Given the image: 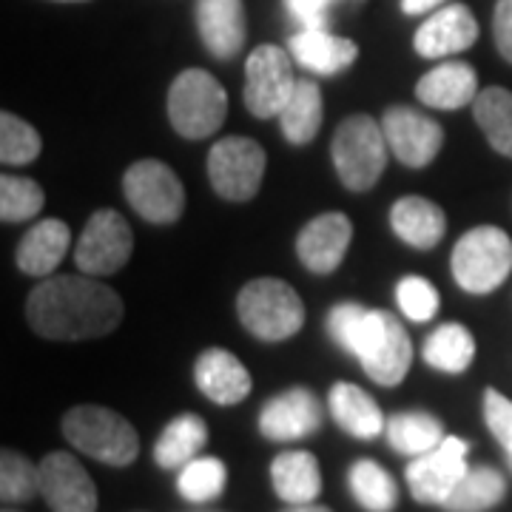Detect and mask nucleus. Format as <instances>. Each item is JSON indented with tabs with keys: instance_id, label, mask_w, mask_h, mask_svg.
Here are the masks:
<instances>
[{
	"instance_id": "nucleus-1",
	"label": "nucleus",
	"mask_w": 512,
	"mask_h": 512,
	"mask_svg": "<svg viewBox=\"0 0 512 512\" xmlns=\"http://www.w3.org/2000/svg\"><path fill=\"white\" fill-rule=\"evenodd\" d=\"M26 319L43 339L83 342L106 336L123 322V299L89 274L52 276L29 293Z\"/></svg>"
},
{
	"instance_id": "nucleus-2",
	"label": "nucleus",
	"mask_w": 512,
	"mask_h": 512,
	"mask_svg": "<svg viewBox=\"0 0 512 512\" xmlns=\"http://www.w3.org/2000/svg\"><path fill=\"white\" fill-rule=\"evenodd\" d=\"M63 436L80 453L109 467H128L140 456V436L134 424L109 407L80 404L63 416Z\"/></svg>"
},
{
	"instance_id": "nucleus-3",
	"label": "nucleus",
	"mask_w": 512,
	"mask_h": 512,
	"mask_svg": "<svg viewBox=\"0 0 512 512\" xmlns=\"http://www.w3.org/2000/svg\"><path fill=\"white\" fill-rule=\"evenodd\" d=\"M239 322L262 342H285L305 325V305L285 279L259 276L237 296Z\"/></svg>"
},
{
	"instance_id": "nucleus-4",
	"label": "nucleus",
	"mask_w": 512,
	"mask_h": 512,
	"mask_svg": "<svg viewBox=\"0 0 512 512\" xmlns=\"http://www.w3.org/2000/svg\"><path fill=\"white\" fill-rule=\"evenodd\" d=\"M228 114V94L205 69H185L168 89V120L185 140L217 134Z\"/></svg>"
},
{
	"instance_id": "nucleus-5",
	"label": "nucleus",
	"mask_w": 512,
	"mask_h": 512,
	"mask_svg": "<svg viewBox=\"0 0 512 512\" xmlns=\"http://www.w3.org/2000/svg\"><path fill=\"white\" fill-rule=\"evenodd\" d=\"M387 137L382 123H376L370 114H353L342 120V126L333 134V165L345 188L367 191L379 183L387 165Z\"/></svg>"
},
{
	"instance_id": "nucleus-6",
	"label": "nucleus",
	"mask_w": 512,
	"mask_h": 512,
	"mask_svg": "<svg viewBox=\"0 0 512 512\" xmlns=\"http://www.w3.org/2000/svg\"><path fill=\"white\" fill-rule=\"evenodd\" d=\"M450 268L458 288L467 293H493L512 274V239L495 225H478L458 239Z\"/></svg>"
},
{
	"instance_id": "nucleus-7",
	"label": "nucleus",
	"mask_w": 512,
	"mask_h": 512,
	"mask_svg": "<svg viewBox=\"0 0 512 512\" xmlns=\"http://www.w3.org/2000/svg\"><path fill=\"white\" fill-rule=\"evenodd\" d=\"M353 356L362 362L373 382L382 387H396L404 382L407 370L413 365V342L393 313L367 311Z\"/></svg>"
},
{
	"instance_id": "nucleus-8",
	"label": "nucleus",
	"mask_w": 512,
	"mask_h": 512,
	"mask_svg": "<svg viewBox=\"0 0 512 512\" xmlns=\"http://www.w3.org/2000/svg\"><path fill=\"white\" fill-rule=\"evenodd\" d=\"M265 148L251 137H222L208 151V180L222 200L248 202L265 177Z\"/></svg>"
},
{
	"instance_id": "nucleus-9",
	"label": "nucleus",
	"mask_w": 512,
	"mask_h": 512,
	"mask_svg": "<svg viewBox=\"0 0 512 512\" xmlns=\"http://www.w3.org/2000/svg\"><path fill=\"white\" fill-rule=\"evenodd\" d=\"M128 205L148 222L168 225L185 211V188L180 177L163 160H137L123 177Z\"/></svg>"
},
{
	"instance_id": "nucleus-10",
	"label": "nucleus",
	"mask_w": 512,
	"mask_h": 512,
	"mask_svg": "<svg viewBox=\"0 0 512 512\" xmlns=\"http://www.w3.org/2000/svg\"><path fill=\"white\" fill-rule=\"evenodd\" d=\"M291 55L274 43L256 46L245 60V109L259 120L279 117L296 89Z\"/></svg>"
},
{
	"instance_id": "nucleus-11",
	"label": "nucleus",
	"mask_w": 512,
	"mask_h": 512,
	"mask_svg": "<svg viewBox=\"0 0 512 512\" xmlns=\"http://www.w3.org/2000/svg\"><path fill=\"white\" fill-rule=\"evenodd\" d=\"M131 251H134V234L126 217L111 208H100L89 217L80 234L74 262L80 274L111 276L131 259Z\"/></svg>"
},
{
	"instance_id": "nucleus-12",
	"label": "nucleus",
	"mask_w": 512,
	"mask_h": 512,
	"mask_svg": "<svg viewBox=\"0 0 512 512\" xmlns=\"http://www.w3.org/2000/svg\"><path fill=\"white\" fill-rule=\"evenodd\" d=\"M467 450L470 444L461 441L458 436H444L439 447L427 450L407 464V487L419 504H439L450 498V493L458 487V481L464 478L467 467Z\"/></svg>"
},
{
	"instance_id": "nucleus-13",
	"label": "nucleus",
	"mask_w": 512,
	"mask_h": 512,
	"mask_svg": "<svg viewBox=\"0 0 512 512\" xmlns=\"http://www.w3.org/2000/svg\"><path fill=\"white\" fill-rule=\"evenodd\" d=\"M384 137L393 157L407 168H424L439 157L444 146V128L410 106H393L382 117Z\"/></svg>"
},
{
	"instance_id": "nucleus-14",
	"label": "nucleus",
	"mask_w": 512,
	"mask_h": 512,
	"mask_svg": "<svg viewBox=\"0 0 512 512\" xmlns=\"http://www.w3.org/2000/svg\"><path fill=\"white\" fill-rule=\"evenodd\" d=\"M40 495L52 512H97V487L69 453H49L40 464Z\"/></svg>"
},
{
	"instance_id": "nucleus-15",
	"label": "nucleus",
	"mask_w": 512,
	"mask_h": 512,
	"mask_svg": "<svg viewBox=\"0 0 512 512\" xmlns=\"http://www.w3.org/2000/svg\"><path fill=\"white\" fill-rule=\"evenodd\" d=\"M353 239V222L342 211H328L313 217L296 239L299 262L316 276L333 274L348 254Z\"/></svg>"
},
{
	"instance_id": "nucleus-16",
	"label": "nucleus",
	"mask_w": 512,
	"mask_h": 512,
	"mask_svg": "<svg viewBox=\"0 0 512 512\" xmlns=\"http://www.w3.org/2000/svg\"><path fill=\"white\" fill-rule=\"evenodd\" d=\"M322 404L308 387L274 396L259 413V433L268 441H299L322 427Z\"/></svg>"
},
{
	"instance_id": "nucleus-17",
	"label": "nucleus",
	"mask_w": 512,
	"mask_h": 512,
	"mask_svg": "<svg viewBox=\"0 0 512 512\" xmlns=\"http://www.w3.org/2000/svg\"><path fill=\"white\" fill-rule=\"evenodd\" d=\"M478 40V20L464 3H450L439 9L433 18L421 23V29L413 37V46L421 57L436 60L450 57L456 52L470 49Z\"/></svg>"
},
{
	"instance_id": "nucleus-18",
	"label": "nucleus",
	"mask_w": 512,
	"mask_h": 512,
	"mask_svg": "<svg viewBox=\"0 0 512 512\" xmlns=\"http://www.w3.org/2000/svg\"><path fill=\"white\" fill-rule=\"evenodd\" d=\"M194 382L205 399L222 404V407L245 402L254 387L248 367L225 348L202 350L197 365H194Z\"/></svg>"
},
{
	"instance_id": "nucleus-19",
	"label": "nucleus",
	"mask_w": 512,
	"mask_h": 512,
	"mask_svg": "<svg viewBox=\"0 0 512 512\" xmlns=\"http://www.w3.org/2000/svg\"><path fill=\"white\" fill-rule=\"evenodd\" d=\"M197 29L211 55L231 60L248 37L242 0H197Z\"/></svg>"
},
{
	"instance_id": "nucleus-20",
	"label": "nucleus",
	"mask_w": 512,
	"mask_h": 512,
	"mask_svg": "<svg viewBox=\"0 0 512 512\" xmlns=\"http://www.w3.org/2000/svg\"><path fill=\"white\" fill-rule=\"evenodd\" d=\"M291 57L308 72L333 77L356 63L359 46L348 37H336L325 29H302L288 40Z\"/></svg>"
},
{
	"instance_id": "nucleus-21",
	"label": "nucleus",
	"mask_w": 512,
	"mask_h": 512,
	"mask_svg": "<svg viewBox=\"0 0 512 512\" xmlns=\"http://www.w3.org/2000/svg\"><path fill=\"white\" fill-rule=\"evenodd\" d=\"M416 97L430 109H464L478 97L476 69L461 60H447L421 77L416 83Z\"/></svg>"
},
{
	"instance_id": "nucleus-22",
	"label": "nucleus",
	"mask_w": 512,
	"mask_h": 512,
	"mask_svg": "<svg viewBox=\"0 0 512 512\" xmlns=\"http://www.w3.org/2000/svg\"><path fill=\"white\" fill-rule=\"evenodd\" d=\"M69 242H72V231L66 222L40 220L35 228L26 231V237L20 239L18 254H15L18 268L23 274L37 276V279L52 276L69 251Z\"/></svg>"
},
{
	"instance_id": "nucleus-23",
	"label": "nucleus",
	"mask_w": 512,
	"mask_h": 512,
	"mask_svg": "<svg viewBox=\"0 0 512 512\" xmlns=\"http://www.w3.org/2000/svg\"><path fill=\"white\" fill-rule=\"evenodd\" d=\"M330 416L333 421L353 436V439L370 441L382 433L384 427V413L382 407L376 404V399H370L362 387L350 382H336L330 387Z\"/></svg>"
},
{
	"instance_id": "nucleus-24",
	"label": "nucleus",
	"mask_w": 512,
	"mask_h": 512,
	"mask_svg": "<svg viewBox=\"0 0 512 512\" xmlns=\"http://www.w3.org/2000/svg\"><path fill=\"white\" fill-rule=\"evenodd\" d=\"M390 225H393V234L410 248L430 251L444 239L447 217L436 202L424 200V197H402L390 208Z\"/></svg>"
},
{
	"instance_id": "nucleus-25",
	"label": "nucleus",
	"mask_w": 512,
	"mask_h": 512,
	"mask_svg": "<svg viewBox=\"0 0 512 512\" xmlns=\"http://www.w3.org/2000/svg\"><path fill=\"white\" fill-rule=\"evenodd\" d=\"M271 481L285 504H313L322 493V470L308 450L279 453L271 464Z\"/></svg>"
},
{
	"instance_id": "nucleus-26",
	"label": "nucleus",
	"mask_w": 512,
	"mask_h": 512,
	"mask_svg": "<svg viewBox=\"0 0 512 512\" xmlns=\"http://www.w3.org/2000/svg\"><path fill=\"white\" fill-rule=\"evenodd\" d=\"M205 444H208V424L194 413H183L165 424V430L154 444V461L163 470H177L200 456Z\"/></svg>"
},
{
	"instance_id": "nucleus-27",
	"label": "nucleus",
	"mask_w": 512,
	"mask_h": 512,
	"mask_svg": "<svg viewBox=\"0 0 512 512\" xmlns=\"http://www.w3.org/2000/svg\"><path fill=\"white\" fill-rule=\"evenodd\" d=\"M279 128L293 146H308L322 128V92L316 80H299L288 106L279 114Z\"/></svg>"
},
{
	"instance_id": "nucleus-28",
	"label": "nucleus",
	"mask_w": 512,
	"mask_h": 512,
	"mask_svg": "<svg viewBox=\"0 0 512 512\" xmlns=\"http://www.w3.org/2000/svg\"><path fill=\"white\" fill-rule=\"evenodd\" d=\"M421 356H424V362L433 370L464 373L467 367L473 365V359H476V339H473V333L464 325L444 322L441 328H436L427 336V342L421 348Z\"/></svg>"
},
{
	"instance_id": "nucleus-29",
	"label": "nucleus",
	"mask_w": 512,
	"mask_h": 512,
	"mask_svg": "<svg viewBox=\"0 0 512 512\" xmlns=\"http://www.w3.org/2000/svg\"><path fill=\"white\" fill-rule=\"evenodd\" d=\"M507 495V478L495 467H470L458 487L444 501V510L450 512H484L493 510Z\"/></svg>"
},
{
	"instance_id": "nucleus-30",
	"label": "nucleus",
	"mask_w": 512,
	"mask_h": 512,
	"mask_svg": "<svg viewBox=\"0 0 512 512\" xmlns=\"http://www.w3.org/2000/svg\"><path fill=\"white\" fill-rule=\"evenodd\" d=\"M350 495L367 512H393L399 504V487L382 464L362 458L348 473Z\"/></svg>"
},
{
	"instance_id": "nucleus-31",
	"label": "nucleus",
	"mask_w": 512,
	"mask_h": 512,
	"mask_svg": "<svg viewBox=\"0 0 512 512\" xmlns=\"http://www.w3.org/2000/svg\"><path fill=\"white\" fill-rule=\"evenodd\" d=\"M387 441L396 453L416 458L444 441V427L436 416L430 413H396L387 421Z\"/></svg>"
},
{
	"instance_id": "nucleus-32",
	"label": "nucleus",
	"mask_w": 512,
	"mask_h": 512,
	"mask_svg": "<svg viewBox=\"0 0 512 512\" xmlns=\"http://www.w3.org/2000/svg\"><path fill=\"white\" fill-rule=\"evenodd\" d=\"M473 117L484 131L487 143L512 160V92L490 86L473 100Z\"/></svg>"
},
{
	"instance_id": "nucleus-33",
	"label": "nucleus",
	"mask_w": 512,
	"mask_h": 512,
	"mask_svg": "<svg viewBox=\"0 0 512 512\" xmlns=\"http://www.w3.org/2000/svg\"><path fill=\"white\" fill-rule=\"evenodd\" d=\"M225 484H228V470L220 458L211 456H197L194 461H188L180 470V478H177V490L191 504L217 501L225 493Z\"/></svg>"
},
{
	"instance_id": "nucleus-34",
	"label": "nucleus",
	"mask_w": 512,
	"mask_h": 512,
	"mask_svg": "<svg viewBox=\"0 0 512 512\" xmlns=\"http://www.w3.org/2000/svg\"><path fill=\"white\" fill-rule=\"evenodd\" d=\"M40 493V467L15 450L0 453V498L6 504H26Z\"/></svg>"
},
{
	"instance_id": "nucleus-35",
	"label": "nucleus",
	"mask_w": 512,
	"mask_h": 512,
	"mask_svg": "<svg viewBox=\"0 0 512 512\" xmlns=\"http://www.w3.org/2000/svg\"><path fill=\"white\" fill-rule=\"evenodd\" d=\"M43 202H46L43 188L35 180L15 177V174L0 177V220L3 222L32 220L43 208Z\"/></svg>"
},
{
	"instance_id": "nucleus-36",
	"label": "nucleus",
	"mask_w": 512,
	"mask_h": 512,
	"mask_svg": "<svg viewBox=\"0 0 512 512\" xmlns=\"http://www.w3.org/2000/svg\"><path fill=\"white\" fill-rule=\"evenodd\" d=\"M40 148H43L40 134L26 120H20L18 114H9V111L0 114V160L3 165L32 163L37 160Z\"/></svg>"
},
{
	"instance_id": "nucleus-37",
	"label": "nucleus",
	"mask_w": 512,
	"mask_h": 512,
	"mask_svg": "<svg viewBox=\"0 0 512 512\" xmlns=\"http://www.w3.org/2000/svg\"><path fill=\"white\" fill-rule=\"evenodd\" d=\"M396 302L410 322H430L439 313V291L424 276H404L396 285Z\"/></svg>"
},
{
	"instance_id": "nucleus-38",
	"label": "nucleus",
	"mask_w": 512,
	"mask_h": 512,
	"mask_svg": "<svg viewBox=\"0 0 512 512\" xmlns=\"http://www.w3.org/2000/svg\"><path fill=\"white\" fill-rule=\"evenodd\" d=\"M367 308L356 305V302H339L333 311L328 313V333L333 336V342L339 348H345L353 353L356 348V339H359V330L365 325Z\"/></svg>"
},
{
	"instance_id": "nucleus-39",
	"label": "nucleus",
	"mask_w": 512,
	"mask_h": 512,
	"mask_svg": "<svg viewBox=\"0 0 512 512\" xmlns=\"http://www.w3.org/2000/svg\"><path fill=\"white\" fill-rule=\"evenodd\" d=\"M484 421L498 444L507 450V456L512 458V402L495 387L484 390Z\"/></svg>"
},
{
	"instance_id": "nucleus-40",
	"label": "nucleus",
	"mask_w": 512,
	"mask_h": 512,
	"mask_svg": "<svg viewBox=\"0 0 512 512\" xmlns=\"http://www.w3.org/2000/svg\"><path fill=\"white\" fill-rule=\"evenodd\" d=\"M330 3L333 0H285L288 12L302 23V29H325Z\"/></svg>"
},
{
	"instance_id": "nucleus-41",
	"label": "nucleus",
	"mask_w": 512,
	"mask_h": 512,
	"mask_svg": "<svg viewBox=\"0 0 512 512\" xmlns=\"http://www.w3.org/2000/svg\"><path fill=\"white\" fill-rule=\"evenodd\" d=\"M493 35L501 57H504L507 63H512V0H498V3H495Z\"/></svg>"
},
{
	"instance_id": "nucleus-42",
	"label": "nucleus",
	"mask_w": 512,
	"mask_h": 512,
	"mask_svg": "<svg viewBox=\"0 0 512 512\" xmlns=\"http://www.w3.org/2000/svg\"><path fill=\"white\" fill-rule=\"evenodd\" d=\"M444 0H402V12L404 15H424L430 9H436Z\"/></svg>"
},
{
	"instance_id": "nucleus-43",
	"label": "nucleus",
	"mask_w": 512,
	"mask_h": 512,
	"mask_svg": "<svg viewBox=\"0 0 512 512\" xmlns=\"http://www.w3.org/2000/svg\"><path fill=\"white\" fill-rule=\"evenodd\" d=\"M285 512H330L328 507H319V504H288Z\"/></svg>"
},
{
	"instance_id": "nucleus-44",
	"label": "nucleus",
	"mask_w": 512,
	"mask_h": 512,
	"mask_svg": "<svg viewBox=\"0 0 512 512\" xmlns=\"http://www.w3.org/2000/svg\"><path fill=\"white\" fill-rule=\"evenodd\" d=\"M57 3H83V0H57Z\"/></svg>"
},
{
	"instance_id": "nucleus-45",
	"label": "nucleus",
	"mask_w": 512,
	"mask_h": 512,
	"mask_svg": "<svg viewBox=\"0 0 512 512\" xmlns=\"http://www.w3.org/2000/svg\"><path fill=\"white\" fill-rule=\"evenodd\" d=\"M510 467H512V458H510Z\"/></svg>"
}]
</instances>
